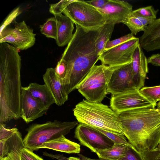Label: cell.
I'll use <instances>...</instances> for the list:
<instances>
[{
  "mask_svg": "<svg viewBox=\"0 0 160 160\" xmlns=\"http://www.w3.org/2000/svg\"><path fill=\"white\" fill-rule=\"evenodd\" d=\"M154 106L136 88L112 95L110 107L119 114L128 110L145 107Z\"/></svg>",
  "mask_w": 160,
  "mask_h": 160,
  "instance_id": "30bf717a",
  "label": "cell"
},
{
  "mask_svg": "<svg viewBox=\"0 0 160 160\" xmlns=\"http://www.w3.org/2000/svg\"><path fill=\"white\" fill-rule=\"evenodd\" d=\"M68 160H82L79 158L71 157L68 158Z\"/></svg>",
  "mask_w": 160,
  "mask_h": 160,
  "instance_id": "ab89813d",
  "label": "cell"
},
{
  "mask_svg": "<svg viewBox=\"0 0 160 160\" xmlns=\"http://www.w3.org/2000/svg\"><path fill=\"white\" fill-rule=\"evenodd\" d=\"M75 26V31L61 58L67 64L66 74L62 82L68 95L76 89L100 57L95 43L100 28L88 30Z\"/></svg>",
  "mask_w": 160,
  "mask_h": 160,
  "instance_id": "6da1fadb",
  "label": "cell"
},
{
  "mask_svg": "<svg viewBox=\"0 0 160 160\" xmlns=\"http://www.w3.org/2000/svg\"><path fill=\"white\" fill-rule=\"evenodd\" d=\"M98 10L105 18L106 23L115 25L122 22L132 10V6L126 1L108 0L102 8Z\"/></svg>",
  "mask_w": 160,
  "mask_h": 160,
  "instance_id": "5bb4252c",
  "label": "cell"
},
{
  "mask_svg": "<svg viewBox=\"0 0 160 160\" xmlns=\"http://www.w3.org/2000/svg\"><path fill=\"white\" fill-rule=\"evenodd\" d=\"M158 11V10H155L152 6H149L139 8L132 12L140 17L154 20L156 19Z\"/></svg>",
  "mask_w": 160,
  "mask_h": 160,
  "instance_id": "83f0119b",
  "label": "cell"
},
{
  "mask_svg": "<svg viewBox=\"0 0 160 160\" xmlns=\"http://www.w3.org/2000/svg\"><path fill=\"white\" fill-rule=\"evenodd\" d=\"M143 160H160V145L148 152L143 156Z\"/></svg>",
  "mask_w": 160,
  "mask_h": 160,
  "instance_id": "e575fe53",
  "label": "cell"
},
{
  "mask_svg": "<svg viewBox=\"0 0 160 160\" xmlns=\"http://www.w3.org/2000/svg\"><path fill=\"white\" fill-rule=\"evenodd\" d=\"M25 87L33 97L38 100L48 109L55 103L52 96L45 84L40 85L33 82Z\"/></svg>",
  "mask_w": 160,
  "mask_h": 160,
  "instance_id": "44dd1931",
  "label": "cell"
},
{
  "mask_svg": "<svg viewBox=\"0 0 160 160\" xmlns=\"http://www.w3.org/2000/svg\"><path fill=\"white\" fill-rule=\"evenodd\" d=\"M45 148L68 153H78L80 146L62 135L54 140L43 143L40 148Z\"/></svg>",
  "mask_w": 160,
  "mask_h": 160,
  "instance_id": "ffe728a7",
  "label": "cell"
},
{
  "mask_svg": "<svg viewBox=\"0 0 160 160\" xmlns=\"http://www.w3.org/2000/svg\"><path fill=\"white\" fill-rule=\"evenodd\" d=\"M78 124L77 121L54 120L32 124L27 129V133L23 139L25 147L33 151L38 150L43 143L68 134Z\"/></svg>",
  "mask_w": 160,
  "mask_h": 160,
  "instance_id": "8992f818",
  "label": "cell"
},
{
  "mask_svg": "<svg viewBox=\"0 0 160 160\" xmlns=\"http://www.w3.org/2000/svg\"><path fill=\"white\" fill-rule=\"evenodd\" d=\"M131 62L114 71L108 84L107 94H116L136 88L133 82Z\"/></svg>",
  "mask_w": 160,
  "mask_h": 160,
  "instance_id": "7c38bea8",
  "label": "cell"
},
{
  "mask_svg": "<svg viewBox=\"0 0 160 160\" xmlns=\"http://www.w3.org/2000/svg\"><path fill=\"white\" fill-rule=\"evenodd\" d=\"M159 145H160V143H159Z\"/></svg>",
  "mask_w": 160,
  "mask_h": 160,
  "instance_id": "ee69618b",
  "label": "cell"
},
{
  "mask_svg": "<svg viewBox=\"0 0 160 160\" xmlns=\"http://www.w3.org/2000/svg\"><path fill=\"white\" fill-rule=\"evenodd\" d=\"M73 111L79 123L124 135L119 114L101 102L83 99L76 104Z\"/></svg>",
  "mask_w": 160,
  "mask_h": 160,
  "instance_id": "277c9868",
  "label": "cell"
},
{
  "mask_svg": "<svg viewBox=\"0 0 160 160\" xmlns=\"http://www.w3.org/2000/svg\"><path fill=\"white\" fill-rule=\"evenodd\" d=\"M114 27V25L105 23L100 28L95 43L96 51L100 56L104 51L105 46L112 36Z\"/></svg>",
  "mask_w": 160,
  "mask_h": 160,
  "instance_id": "cb8c5ba5",
  "label": "cell"
},
{
  "mask_svg": "<svg viewBox=\"0 0 160 160\" xmlns=\"http://www.w3.org/2000/svg\"><path fill=\"white\" fill-rule=\"evenodd\" d=\"M47 109L38 100L33 97L25 87H22L21 100V118L27 123L46 113Z\"/></svg>",
  "mask_w": 160,
  "mask_h": 160,
  "instance_id": "4fadbf2b",
  "label": "cell"
},
{
  "mask_svg": "<svg viewBox=\"0 0 160 160\" xmlns=\"http://www.w3.org/2000/svg\"><path fill=\"white\" fill-rule=\"evenodd\" d=\"M98 160H106L99 158V159H98Z\"/></svg>",
  "mask_w": 160,
  "mask_h": 160,
  "instance_id": "7bdbcfd3",
  "label": "cell"
},
{
  "mask_svg": "<svg viewBox=\"0 0 160 160\" xmlns=\"http://www.w3.org/2000/svg\"><path fill=\"white\" fill-rule=\"evenodd\" d=\"M139 39L140 46L147 52L160 49V18L149 24Z\"/></svg>",
  "mask_w": 160,
  "mask_h": 160,
  "instance_id": "ac0fdd59",
  "label": "cell"
},
{
  "mask_svg": "<svg viewBox=\"0 0 160 160\" xmlns=\"http://www.w3.org/2000/svg\"><path fill=\"white\" fill-rule=\"evenodd\" d=\"M131 63L134 84L136 88L139 90L144 86L148 72V59L140 44L134 52Z\"/></svg>",
  "mask_w": 160,
  "mask_h": 160,
  "instance_id": "2e32d148",
  "label": "cell"
},
{
  "mask_svg": "<svg viewBox=\"0 0 160 160\" xmlns=\"http://www.w3.org/2000/svg\"><path fill=\"white\" fill-rule=\"evenodd\" d=\"M148 62L156 66H160V54H153L148 58Z\"/></svg>",
  "mask_w": 160,
  "mask_h": 160,
  "instance_id": "74e56055",
  "label": "cell"
},
{
  "mask_svg": "<svg viewBox=\"0 0 160 160\" xmlns=\"http://www.w3.org/2000/svg\"><path fill=\"white\" fill-rule=\"evenodd\" d=\"M67 64L64 60L61 59L58 62L54 68L57 76L62 80L65 77L67 71Z\"/></svg>",
  "mask_w": 160,
  "mask_h": 160,
  "instance_id": "4dcf8cb0",
  "label": "cell"
},
{
  "mask_svg": "<svg viewBox=\"0 0 160 160\" xmlns=\"http://www.w3.org/2000/svg\"><path fill=\"white\" fill-rule=\"evenodd\" d=\"M154 20L140 17L132 12L126 16L122 23L129 28L131 33L136 35L140 31L143 32Z\"/></svg>",
  "mask_w": 160,
  "mask_h": 160,
  "instance_id": "7402d4cb",
  "label": "cell"
},
{
  "mask_svg": "<svg viewBox=\"0 0 160 160\" xmlns=\"http://www.w3.org/2000/svg\"><path fill=\"white\" fill-rule=\"evenodd\" d=\"M119 160H141L134 151L128 148L124 157Z\"/></svg>",
  "mask_w": 160,
  "mask_h": 160,
  "instance_id": "d590c367",
  "label": "cell"
},
{
  "mask_svg": "<svg viewBox=\"0 0 160 160\" xmlns=\"http://www.w3.org/2000/svg\"><path fill=\"white\" fill-rule=\"evenodd\" d=\"M62 13L86 30H97L106 23L105 18L98 9L83 0H74Z\"/></svg>",
  "mask_w": 160,
  "mask_h": 160,
  "instance_id": "52a82bcc",
  "label": "cell"
},
{
  "mask_svg": "<svg viewBox=\"0 0 160 160\" xmlns=\"http://www.w3.org/2000/svg\"><path fill=\"white\" fill-rule=\"evenodd\" d=\"M121 66L94 65L76 89L87 100L101 102L107 94L108 84L112 73Z\"/></svg>",
  "mask_w": 160,
  "mask_h": 160,
  "instance_id": "5b68a950",
  "label": "cell"
},
{
  "mask_svg": "<svg viewBox=\"0 0 160 160\" xmlns=\"http://www.w3.org/2000/svg\"><path fill=\"white\" fill-rule=\"evenodd\" d=\"M18 130L16 128H7L5 124H0V141L7 139Z\"/></svg>",
  "mask_w": 160,
  "mask_h": 160,
  "instance_id": "d6a6232c",
  "label": "cell"
},
{
  "mask_svg": "<svg viewBox=\"0 0 160 160\" xmlns=\"http://www.w3.org/2000/svg\"><path fill=\"white\" fill-rule=\"evenodd\" d=\"M157 107L156 108L160 113V102L157 103Z\"/></svg>",
  "mask_w": 160,
  "mask_h": 160,
  "instance_id": "60d3db41",
  "label": "cell"
},
{
  "mask_svg": "<svg viewBox=\"0 0 160 160\" xmlns=\"http://www.w3.org/2000/svg\"><path fill=\"white\" fill-rule=\"evenodd\" d=\"M25 147L18 130L7 139L0 141V158L8 157L11 160H21Z\"/></svg>",
  "mask_w": 160,
  "mask_h": 160,
  "instance_id": "e0dca14e",
  "label": "cell"
},
{
  "mask_svg": "<svg viewBox=\"0 0 160 160\" xmlns=\"http://www.w3.org/2000/svg\"><path fill=\"white\" fill-rule=\"evenodd\" d=\"M128 148L125 145L114 143L110 148L97 150L96 153L100 158L119 160L125 156Z\"/></svg>",
  "mask_w": 160,
  "mask_h": 160,
  "instance_id": "603a6c76",
  "label": "cell"
},
{
  "mask_svg": "<svg viewBox=\"0 0 160 160\" xmlns=\"http://www.w3.org/2000/svg\"><path fill=\"white\" fill-rule=\"evenodd\" d=\"M21 58L18 49L0 43V124L21 118Z\"/></svg>",
  "mask_w": 160,
  "mask_h": 160,
  "instance_id": "7a4b0ae2",
  "label": "cell"
},
{
  "mask_svg": "<svg viewBox=\"0 0 160 160\" xmlns=\"http://www.w3.org/2000/svg\"><path fill=\"white\" fill-rule=\"evenodd\" d=\"M155 107L137 108L119 114L124 134L141 160L160 142V113Z\"/></svg>",
  "mask_w": 160,
  "mask_h": 160,
  "instance_id": "3957f363",
  "label": "cell"
},
{
  "mask_svg": "<svg viewBox=\"0 0 160 160\" xmlns=\"http://www.w3.org/2000/svg\"><path fill=\"white\" fill-rule=\"evenodd\" d=\"M135 38L133 34L130 33L113 40H109L107 43L104 50L119 45Z\"/></svg>",
  "mask_w": 160,
  "mask_h": 160,
  "instance_id": "f546056e",
  "label": "cell"
},
{
  "mask_svg": "<svg viewBox=\"0 0 160 160\" xmlns=\"http://www.w3.org/2000/svg\"><path fill=\"white\" fill-rule=\"evenodd\" d=\"M21 12L19 7L16 8L9 15L3 24L1 25L0 29V32L9 24L15 21L17 16Z\"/></svg>",
  "mask_w": 160,
  "mask_h": 160,
  "instance_id": "1f68e13d",
  "label": "cell"
},
{
  "mask_svg": "<svg viewBox=\"0 0 160 160\" xmlns=\"http://www.w3.org/2000/svg\"><path fill=\"white\" fill-rule=\"evenodd\" d=\"M139 44L135 37L119 45L104 50L99 60L102 64L112 67L121 66L131 63L134 52Z\"/></svg>",
  "mask_w": 160,
  "mask_h": 160,
  "instance_id": "9c48e42d",
  "label": "cell"
},
{
  "mask_svg": "<svg viewBox=\"0 0 160 160\" xmlns=\"http://www.w3.org/2000/svg\"><path fill=\"white\" fill-rule=\"evenodd\" d=\"M41 33L48 38L57 40V25L55 17L50 18L43 25L40 26Z\"/></svg>",
  "mask_w": 160,
  "mask_h": 160,
  "instance_id": "d4e9b609",
  "label": "cell"
},
{
  "mask_svg": "<svg viewBox=\"0 0 160 160\" xmlns=\"http://www.w3.org/2000/svg\"><path fill=\"white\" fill-rule=\"evenodd\" d=\"M13 28L7 27L0 32V43H9L17 49L26 50L35 43L36 34L23 21L19 22H14Z\"/></svg>",
  "mask_w": 160,
  "mask_h": 160,
  "instance_id": "ba28073f",
  "label": "cell"
},
{
  "mask_svg": "<svg viewBox=\"0 0 160 160\" xmlns=\"http://www.w3.org/2000/svg\"><path fill=\"white\" fill-rule=\"evenodd\" d=\"M74 137L80 144L95 153L98 150L110 148L114 142L105 135L93 128L79 123L76 128Z\"/></svg>",
  "mask_w": 160,
  "mask_h": 160,
  "instance_id": "8fae6325",
  "label": "cell"
},
{
  "mask_svg": "<svg viewBox=\"0 0 160 160\" xmlns=\"http://www.w3.org/2000/svg\"><path fill=\"white\" fill-rule=\"evenodd\" d=\"M108 0H93L87 1L86 2L97 9H100L103 7Z\"/></svg>",
  "mask_w": 160,
  "mask_h": 160,
  "instance_id": "8d00e7d4",
  "label": "cell"
},
{
  "mask_svg": "<svg viewBox=\"0 0 160 160\" xmlns=\"http://www.w3.org/2000/svg\"><path fill=\"white\" fill-rule=\"evenodd\" d=\"M54 17L57 25V44L59 47H62L68 44L73 36L74 23L62 13L55 15Z\"/></svg>",
  "mask_w": 160,
  "mask_h": 160,
  "instance_id": "d6986e66",
  "label": "cell"
},
{
  "mask_svg": "<svg viewBox=\"0 0 160 160\" xmlns=\"http://www.w3.org/2000/svg\"><path fill=\"white\" fill-rule=\"evenodd\" d=\"M21 160H44L32 151L26 148L22 152Z\"/></svg>",
  "mask_w": 160,
  "mask_h": 160,
  "instance_id": "836d02e7",
  "label": "cell"
},
{
  "mask_svg": "<svg viewBox=\"0 0 160 160\" xmlns=\"http://www.w3.org/2000/svg\"><path fill=\"white\" fill-rule=\"evenodd\" d=\"M74 0H62L50 5L49 11L54 16L62 13L65 8Z\"/></svg>",
  "mask_w": 160,
  "mask_h": 160,
  "instance_id": "f1b7e54d",
  "label": "cell"
},
{
  "mask_svg": "<svg viewBox=\"0 0 160 160\" xmlns=\"http://www.w3.org/2000/svg\"><path fill=\"white\" fill-rule=\"evenodd\" d=\"M43 78L53 97L55 103L59 106L63 105L68 100V95L64 89L62 80L56 75L54 68H47Z\"/></svg>",
  "mask_w": 160,
  "mask_h": 160,
  "instance_id": "9a60e30c",
  "label": "cell"
},
{
  "mask_svg": "<svg viewBox=\"0 0 160 160\" xmlns=\"http://www.w3.org/2000/svg\"><path fill=\"white\" fill-rule=\"evenodd\" d=\"M140 93L149 102L156 106L160 102V85L144 87L139 90Z\"/></svg>",
  "mask_w": 160,
  "mask_h": 160,
  "instance_id": "484cf974",
  "label": "cell"
},
{
  "mask_svg": "<svg viewBox=\"0 0 160 160\" xmlns=\"http://www.w3.org/2000/svg\"><path fill=\"white\" fill-rule=\"evenodd\" d=\"M78 155L79 157V158H80L82 160H98V159L90 158L85 156L82 154H78Z\"/></svg>",
  "mask_w": 160,
  "mask_h": 160,
  "instance_id": "f35d334b",
  "label": "cell"
},
{
  "mask_svg": "<svg viewBox=\"0 0 160 160\" xmlns=\"http://www.w3.org/2000/svg\"><path fill=\"white\" fill-rule=\"evenodd\" d=\"M92 128L105 135L111 140L114 143L126 146L132 148L133 150L132 146L128 141H127L124 135L115 133L99 128Z\"/></svg>",
  "mask_w": 160,
  "mask_h": 160,
  "instance_id": "4316f807",
  "label": "cell"
},
{
  "mask_svg": "<svg viewBox=\"0 0 160 160\" xmlns=\"http://www.w3.org/2000/svg\"><path fill=\"white\" fill-rule=\"evenodd\" d=\"M0 160H11L8 157H7L3 158H0Z\"/></svg>",
  "mask_w": 160,
  "mask_h": 160,
  "instance_id": "b9f144b4",
  "label": "cell"
}]
</instances>
